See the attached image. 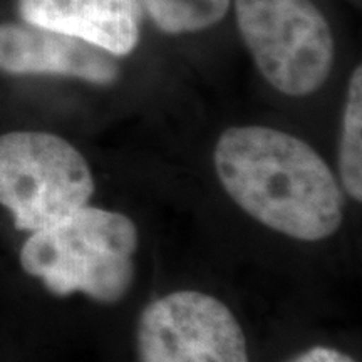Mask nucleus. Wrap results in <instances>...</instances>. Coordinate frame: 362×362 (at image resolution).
<instances>
[{"instance_id": "1", "label": "nucleus", "mask_w": 362, "mask_h": 362, "mask_svg": "<svg viewBox=\"0 0 362 362\" xmlns=\"http://www.w3.org/2000/svg\"><path fill=\"white\" fill-rule=\"evenodd\" d=\"M214 161L230 198L274 232L319 242L342 223L341 187L319 153L296 136L235 126L218 138Z\"/></svg>"}, {"instance_id": "6", "label": "nucleus", "mask_w": 362, "mask_h": 362, "mask_svg": "<svg viewBox=\"0 0 362 362\" xmlns=\"http://www.w3.org/2000/svg\"><path fill=\"white\" fill-rule=\"evenodd\" d=\"M0 72L13 76H64L98 86L115 84V56L84 40L33 24H0Z\"/></svg>"}, {"instance_id": "3", "label": "nucleus", "mask_w": 362, "mask_h": 362, "mask_svg": "<svg viewBox=\"0 0 362 362\" xmlns=\"http://www.w3.org/2000/svg\"><path fill=\"white\" fill-rule=\"evenodd\" d=\"M94 180L84 156L61 136L13 131L0 136V205L24 232H39L88 205Z\"/></svg>"}, {"instance_id": "4", "label": "nucleus", "mask_w": 362, "mask_h": 362, "mask_svg": "<svg viewBox=\"0 0 362 362\" xmlns=\"http://www.w3.org/2000/svg\"><path fill=\"white\" fill-rule=\"evenodd\" d=\"M235 19L260 74L279 93L310 96L329 79L336 45L312 0H235Z\"/></svg>"}, {"instance_id": "5", "label": "nucleus", "mask_w": 362, "mask_h": 362, "mask_svg": "<svg viewBox=\"0 0 362 362\" xmlns=\"http://www.w3.org/2000/svg\"><path fill=\"white\" fill-rule=\"evenodd\" d=\"M139 362H248L245 334L218 298L180 291L151 302L138 324Z\"/></svg>"}, {"instance_id": "2", "label": "nucleus", "mask_w": 362, "mask_h": 362, "mask_svg": "<svg viewBox=\"0 0 362 362\" xmlns=\"http://www.w3.org/2000/svg\"><path fill=\"white\" fill-rule=\"evenodd\" d=\"M139 235L133 220L117 211L88 206L49 228L34 232L21 264L56 296L81 292L115 304L129 292Z\"/></svg>"}, {"instance_id": "10", "label": "nucleus", "mask_w": 362, "mask_h": 362, "mask_svg": "<svg viewBox=\"0 0 362 362\" xmlns=\"http://www.w3.org/2000/svg\"><path fill=\"white\" fill-rule=\"evenodd\" d=\"M291 362H356L344 352H339L330 347H312L304 354L293 357Z\"/></svg>"}, {"instance_id": "9", "label": "nucleus", "mask_w": 362, "mask_h": 362, "mask_svg": "<svg viewBox=\"0 0 362 362\" xmlns=\"http://www.w3.org/2000/svg\"><path fill=\"white\" fill-rule=\"evenodd\" d=\"M339 171L351 198L362 200V69L352 71L342 117Z\"/></svg>"}, {"instance_id": "8", "label": "nucleus", "mask_w": 362, "mask_h": 362, "mask_svg": "<svg viewBox=\"0 0 362 362\" xmlns=\"http://www.w3.org/2000/svg\"><path fill=\"white\" fill-rule=\"evenodd\" d=\"M143 13L161 33L197 34L225 19L232 0H139Z\"/></svg>"}, {"instance_id": "7", "label": "nucleus", "mask_w": 362, "mask_h": 362, "mask_svg": "<svg viewBox=\"0 0 362 362\" xmlns=\"http://www.w3.org/2000/svg\"><path fill=\"white\" fill-rule=\"evenodd\" d=\"M25 24L57 30L103 49L128 56L141 37L139 0H17Z\"/></svg>"}]
</instances>
